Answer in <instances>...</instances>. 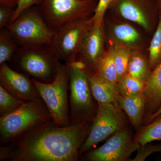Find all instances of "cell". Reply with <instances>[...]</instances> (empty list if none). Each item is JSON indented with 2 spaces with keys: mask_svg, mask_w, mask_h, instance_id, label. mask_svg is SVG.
Here are the masks:
<instances>
[{
  "mask_svg": "<svg viewBox=\"0 0 161 161\" xmlns=\"http://www.w3.org/2000/svg\"><path fill=\"white\" fill-rule=\"evenodd\" d=\"M92 123L64 127L51 120L35 127L10 143L7 161H77Z\"/></svg>",
  "mask_w": 161,
  "mask_h": 161,
  "instance_id": "1",
  "label": "cell"
},
{
  "mask_svg": "<svg viewBox=\"0 0 161 161\" xmlns=\"http://www.w3.org/2000/svg\"><path fill=\"white\" fill-rule=\"evenodd\" d=\"M15 70L43 83L53 82L61 63L52 43L19 47L9 62Z\"/></svg>",
  "mask_w": 161,
  "mask_h": 161,
  "instance_id": "2",
  "label": "cell"
},
{
  "mask_svg": "<svg viewBox=\"0 0 161 161\" xmlns=\"http://www.w3.org/2000/svg\"><path fill=\"white\" fill-rule=\"evenodd\" d=\"M51 120L43 100L25 102L14 112L0 117V145L10 143L32 128Z\"/></svg>",
  "mask_w": 161,
  "mask_h": 161,
  "instance_id": "3",
  "label": "cell"
},
{
  "mask_svg": "<svg viewBox=\"0 0 161 161\" xmlns=\"http://www.w3.org/2000/svg\"><path fill=\"white\" fill-rule=\"evenodd\" d=\"M69 68L62 63L54 80L49 83H43L31 78L40 97L44 102L54 123L59 127L70 125L68 100Z\"/></svg>",
  "mask_w": 161,
  "mask_h": 161,
  "instance_id": "4",
  "label": "cell"
},
{
  "mask_svg": "<svg viewBox=\"0 0 161 161\" xmlns=\"http://www.w3.org/2000/svg\"><path fill=\"white\" fill-rule=\"evenodd\" d=\"M96 0H39L37 6L54 32L69 23L94 14Z\"/></svg>",
  "mask_w": 161,
  "mask_h": 161,
  "instance_id": "5",
  "label": "cell"
},
{
  "mask_svg": "<svg viewBox=\"0 0 161 161\" xmlns=\"http://www.w3.org/2000/svg\"><path fill=\"white\" fill-rule=\"evenodd\" d=\"M69 68V91L70 125L92 122L98 105L90 89L86 72L75 67Z\"/></svg>",
  "mask_w": 161,
  "mask_h": 161,
  "instance_id": "6",
  "label": "cell"
},
{
  "mask_svg": "<svg viewBox=\"0 0 161 161\" xmlns=\"http://www.w3.org/2000/svg\"><path fill=\"white\" fill-rule=\"evenodd\" d=\"M6 28L19 47L49 44L53 36L36 5L23 10Z\"/></svg>",
  "mask_w": 161,
  "mask_h": 161,
  "instance_id": "7",
  "label": "cell"
},
{
  "mask_svg": "<svg viewBox=\"0 0 161 161\" xmlns=\"http://www.w3.org/2000/svg\"><path fill=\"white\" fill-rule=\"evenodd\" d=\"M118 104H98L88 134L79 150V157L109 136L124 129L126 119Z\"/></svg>",
  "mask_w": 161,
  "mask_h": 161,
  "instance_id": "8",
  "label": "cell"
},
{
  "mask_svg": "<svg viewBox=\"0 0 161 161\" xmlns=\"http://www.w3.org/2000/svg\"><path fill=\"white\" fill-rule=\"evenodd\" d=\"M91 18L68 24L53 32L52 45L61 63H74L84 35L92 26Z\"/></svg>",
  "mask_w": 161,
  "mask_h": 161,
  "instance_id": "9",
  "label": "cell"
},
{
  "mask_svg": "<svg viewBox=\"0 0 161 161\" xmlns=\"http://www.w3.org/2000/svg\"><path fill=\"white\" fill-rule=\"evenodd\" d=\"M141 145L132 140L130 131L123 129L116 132L99 148L87 153L83 159L89 161H126Z\"/></svg>",
  "mask_w": 161,
  "mask_h": 161,
  "instance_id": "10",
  "label": "cell"
},
{
  "mask_svg": "<svg viewBox=\"0 0 161 161\" xmlns=\"http://www.w3.org/2000/svg\"><path fill=\"white\" fill-rule=\"evenodd\" d=\"M110 8L123 19L147 31L152 30L154 14L158 11L156 0H114Z\"/></svg>",
  "mask_w": 161,
  "mask_h": 161,
  "instance_id": "11",
  "label": "cell"
},
{
  "mask_svg": "<svg viewBox=\"0 0 161 161\" xmlns=\"http://www.w3.org/2000/svg\"><path fill=\"white\" fill-rule=\"evenodd\" d=\"M0 86L20 100H42L30 77L12 68L7 63L0 65Z\"/></svg>",
  "mask_w": 161,
  "mask_h": 161,
  "instance_id": "12",
  "label": "cell"
},
{
  "mask_svg": "<svg viewBox=\"0 0 161 161\" xmlns=\"http://www.w3.org/2000/svg\"><path fill=\"white\" fill-rule=\"evenodd\" d=\"M105 37L104 23L98 26L92 25L84 35L75 61L84 64L86 67L85 70L95 71L97 64L105 53Z\"/></svg>",
  "mask_w": 161,
  "mask_h": 161,
  "instance_id": "13",
  "label": "cell"
},
{
  "mask_svg": "<svg viewBox=\"0 0 161 161\" xmlns=\"http://www.w3.org/2000/svg\"><path fill=\"white\" fill-rule=\"evenodd\" d=\"M109 33L113 46L133 51L138 49L142 45V36L134 27L127 23H116L112 25Z\"/></svg>",
  "mask_w": 161,
  "mask_h": 161,
  "instance_id": "14",
  "label": "cell"
},
{
  "mask_svg": "<svg viewBox=\"0 0 161 161\" xmlns=\"http://www.w3.org/2000/svg\"><path fill=\"white\" fill-rule=\"evenodd\" d=\"M86 72L90 89L97 104H118L116 86L109 83L95 73Z\"/></svg>",
  "mask_w": 161,
  "mask_h": 161,
  "instance_id": "15",
  "label": "cell"
},
{
  "mask_svg": "<svg viewBox=\"0 0 161 161\" xmlns=\"http://www.w3.org/2000/svg\"><path fill=\"white\" fill-rule=\"evenodd\" d=\"M116 99L119 108L126 113L132 125L136 129L138 128L146 108V98L144 94L126 97L117 94Z\"/></svg>",
  "mask_w": 161,
  "mask_h": 161,
  "instance_id": "16",
  "label": "cell"
},
{
  "mask_svg": "<svg viewBox=\"0 0 161 161\" xmlns=\"http://www.w3.org/2000/svg\"><path fill=\"white\" fill-rule=\"evenodd\" d=\"M143 94L147 108H158L161 104V61L151 72L146 82Z\"/></svg>",
  "mask_w": 161,
  "mask_h": 161,
  "instance_id": "17",
  "label": "cell"
},
{
  "mask_svg": "<svg viewBox=\"0 0 161 161\" xmlns=\"http://www.w3.org/2000/svg\"><path fill=\"white\" fill-rule=\"evenodd\" d=\"M114 56L115 48L112 46L105 52L103 57L97 64L93 73L97 74L109 83L116 86L118 80Z\"/></svg>",
  "mask_w": 161,
  "mask_h": 161,
  "instance_id": "18",
  "label": "cell"
},
{
  "mask_svg": "<svg viewBox=\"0 0 161 161\" xmlns=\"http://www.w3.org/2000/svg\"><path fill=\"white\" fill-rule=\"evenodd\" d=\"M144 55L137 51H132L128 66V74L132 77L147 82L151 72Z\"/></svg>",
  "mask_w": 161,
  "mask_h": 161,
  "instance_id": "19",
  "label": "cell"
},
{
  "mask_svg": "<svg viewBox=\"0 0 161 161\" xmlns=\"http://www.w3.org/2000/svg\"><path fill=\"white\" fill-rule=\"evenodd\" d=\"M146 82L127 73L119 80L116 85L118 94L124 97H132L143 94Z\"/></svg>",
  "mask_w": 161,
  "mask_h": 161,
  "instance_id": "20",
  "label": "cell"
},
{
  "mask_svg": "<svg viewBox=\"0 0 161 161\" xmlns=\"http://www.w3.org/2000/svg\"><path fill=\"white\" fill-rule=\"evenodd\" d=\"M19 46L6 28L0 29V65L10 62Z\"/></svg>",
  "mask_w": 161,
  "mask_h": 161,
  "instance_id": "21",
  "label": "cell"
},
{
  "mask_svg": "<svg viewBox=\"0 0 161 161\" xmlns=\"http://www.w3.org/2000/svg\"><path fill=\"white\" fill-rule=\"evenodd\" d=\"M143 128L134 140L144 146L153 141L161 140V115Z\"/></svg>",
  "mask_w": 161,
  "mask_h": 161,
  "instance_id": "22",
  "label": "cell"
},
{
  "mask_svg": "<svg viewBox=\"0 0 161 161\" xmlns=\"http://www.w3.org/2000/svg\"><path fill=\"white\" fill-rule=\"evenodd\" d=\"M149 63L150 69H153L161 61V14L159 17L156 29L149 48Z\"/></svg>",
  "mask_w": 161,
  "mask_h": 161,
  "instance_id": "23",
  "label": "cell"
},
{
  "mask_svg": "<svg viewBox=\"0 0 161 161\" xmlns=\"http://www.w3.org/2000/svg\"><path fill=\"white\" fill-rule=\"evenodd\" d=\"M25 102L12 95L0 86V117L14 112Z\"/></svg>",
  "mask_w": 161,
  "mask_h": 161,
  "instance_id": "24",
  "label": "cell"
},
{
  "mask_svg": "<svg viewBox=\"0 0 161 161\" xmlns=\"http://www.w3.org/2000/svg\"><path fill=\"white\" fill-rule=\"evenodd\" d=\"M114 61L119 81L124 75H126L128 73V64L132 50L123 47H114Z\"/></svg>",
  "mask_w": 161,
  "mask_h": 161,
  "instance_id": "25",
  "label": "cell"
},
{
  "mask_svg": "<svg viewBox=\"0 0 161 161\" xmlns=\"http://www.w3.org/2000/svg\"><path fill=\"white\" fill-rule=\"evenodd\" d=\"M114 0H98V3L92 17V26H98L104 23L106 12L112 6Z\"/></svg>",
  "mask_w": 161,
  "mask_h": 161,
  "instance_id": "26",
  "label": "cell"
},
{
  "mask_svg": "<svg viewBox=\"0 0 161 161\" xmlns=\"http://www.w3.org/2000/svg\"><path fill=\"white\" fill-rule=\"evenodd\" d=\"M161 152V144L153 145L149 143L144 146H141L137 150V153L135 158L130 161H143L146 158L154 153Z\"/></svg>",
  "mask_w": 161,
  "mask_h": 161,
  "instance_id": "27",
  "label": "cell"
},
{
  "mask_svg": "<svg viewBox=\"0 0 161 161\" xmlns=\"http://www.w3.org/2000/svg\"><path fill=\"white\" fill-rule=\"evenodd\" d=\"M15 10V8L0 6V29L6 28L11 23Z\"/></svg>",
  "mask_w": 161,
  "mask_h": 161,
  "instance_id": "28",
  "label": "cell"
},
{
  "mask_svg": "<svg viewBox=\"0 0 161 161\" xmlns=\"http://www.w3.org/2000/svg\"><path fill=\"white\" fill-rule=\"evenodd\" d=\"M39 1V0H20L19 3L16 9L14 15L13 16L11 23L16 19L19 16L23 10L30 6L37 5Z\"/></svg>",
  "mask_w": 161,
  "mask_h": 161,
  "instance_id": "29",
  "label": "cell"
},
{
  "mask_svg": "<svg viewBox=\"0 0 161 161\" xmlns=\"http://www.w3.org/2000/svg\"><path fill=\"white\" fill-rule=\"evenodd\" d=\"M19 2L20 0H0V5L16 9Z\"/></svg>",
  "mask_w": 161,
  "mask_h": 161,
  "instance_id": "30",
  "label": "cell"
},
{
  "mask_svg": "<svg viewBox=\"0 0 161 161\" xmlns=\"http://www.w3.org/2000/svg\"><path fill=\"white\" fill-rule=\"evenodd\" d=\"M160 115H161V104L158 108V110H157V111L154 112L153 114H151L149 116V118L148 119V123L151 122L152 121L155 119L156 117H157L158 116Z\"/></svg>",
  "mask_w": 161,
  "mask_h": 161,
  "instance_id": "31",
  "label": "cell"
},
{
  "mask_svg": "<svg viewBox=\"0 0 161 161\" xmlns=\"http://www.w3.org/2000/svg\"><path fill=\"white\" fill-rule=\"evenodd\" d=\"M156 3L159 14H161V0H156Z\"/></svg>",
  "mask_w": 161,
  "mask_h": 161,
  "instance_id": "32",
  "label": "cell"
}]
</instances>
